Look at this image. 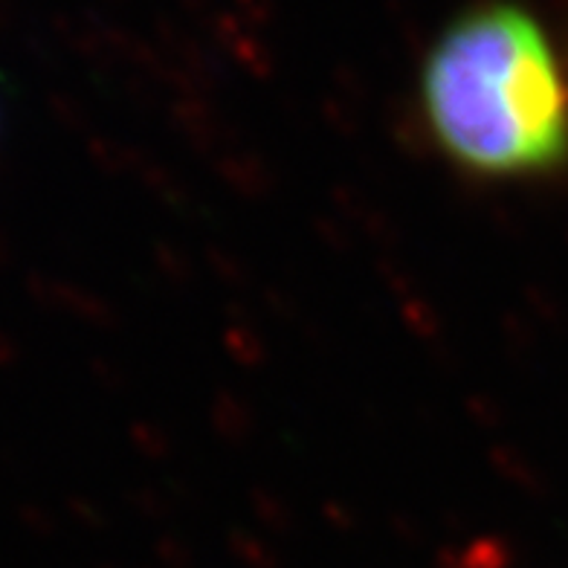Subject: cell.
<instances>
[{"label":"cell","instance_id":"6da1fadb","mask_svg":"<svg viewBox=\"0 0 568 568\" xmlns=\"http://www.w3.org/2000/svg\"><path fill=\"white\" fill-rule=\"evenodd\" d=\"M420 99L438 145L470 172L519 178L568 158V88L542 27L519 7L490 3L447 27Z\"/></svg>","mask_w":568,"mask_h":568}]
</instances>
